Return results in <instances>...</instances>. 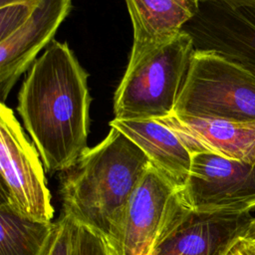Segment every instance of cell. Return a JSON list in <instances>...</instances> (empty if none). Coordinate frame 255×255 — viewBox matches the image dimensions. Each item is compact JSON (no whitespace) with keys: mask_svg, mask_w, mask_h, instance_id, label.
Returning a JSON list of instances; mask_svg holds the SVG:
<instances>
[{"mask_svg":"<svg viewBox=\"0 0 255 255\" xmlns=\"http://www.w3.org/2000/svg\"><path fill=\"white\" fill-rule=\"evenodd\" d=\"M88 74L67 43L53 40L35 60L17 111L49 172L65 171L88 149Z\"/></svg>","mask_w":255,"mask_h":255,"instance_id":"6da1fadb","label":"cell"},{"mask_svg":"<svg viewBox=\"0 0 255 255\" xmlns=\"http://www.w3.org/2000/svg\"><path fill=\"white\" fill-rule=\"evenodd\" d=\"M150 165L130 138L111 127L99 144L63 171V212L99 230L114 244L126 205Z\"/></svg>","mask_w":255,"mask_h":255,"instance_id":"7a4b0ae2","label":"cell"},{"mask_svg":"<svg viewBox=\"0 0 255 255\" xmlns=\"http://www.w3.org/2000/svg\"><path fill=\"white\" fill-rule=\"evenodd\" d=\"M194 51L192 36L182 30L128 65L114 97L115 119L156 120L173 115Z\"/></svg>","mask_w":255,"mask_h":255,"instance_id":"3957f363","label":"cell"},{"mask_svg":"<svg viewBox=\"0 0 255 255\" xmlns=\"http://www.w3.org/2000/svg\"><path fill=\"white\" fill-rule=\"evenodd\" d=\"M173 115L255 125V75L212 50H195Z\"/></svg>","mask_w":255,"mask_h":255,"instance_id":"277c9868","label":"cell"},{"mask_svg":"<svg viewBox=\"0 0 255 255\" xmlns=\"http://www.w3.org/2000/svg\"><path fill=\"white\" fill-rule=\"evenodd\" d=\"M0 172L1 199L27 218L51 221L54 209L39 152L4 103L0 105Z\"/></svg>","mask_w":255,"mask_h":255,"instance_id":"5b68a950","label":"cell"},{"mask_svg":"<svg viewBox=\"0 0 255 255\" xmlns=\"http://www.w3.org/2000/svg\"><path fill=\"white\" fill-rule=\"evenodd\" d=\"M179 194L195 211L251 212L255 210V163L210 152L191 153L189 175Z\"/></svg>","mask_w":255,"mask_h":255,"instance_id":"8992f818","label":"cell"},{"mask_svg":"<svg viewBox=\"0 0 255 255\" xmlns=\"http://www.w3.org/2000/svg\"><path fill=\"white\" fill-rule=\"evenodd\" d=\"M179 188L152 164L130 195L114 245L119 255H148L180 200Z\"/></svg>","mask_w":255,"mask_h":255,"instance_id":"52a82bcc","label":"cell"},{"mask_svg":"<svg viewBox=\"0 0 255 255\" xmlns=\"http://www.w3.org/2000/svg\"><path fill=\"white\" fill-rule=\"evenodd\" d=\"M253 218L250 212L195 211L180 198L159 242L148 255H225L247 235Z\"/></svg>","mask_w":255,"mask_h":255,"instance_id":"ba28073f","label":"cell"},{"mask_svg":"<svg viewBox=\"0 0 255 255\" xmlns=\"http://www.w3.org/2000/svg\"><path fill=\"white\" fill-rule=\"evenodd\" d=\"M71 8L72 0H41L24 24L0 41L1 103L19 77L33 65L38 53L53 41Z\"/></svg>","mask_w":255,"mask_h":255,"instance_id":"9c48e42d","label":"cell"},{"mask_svg":"<svg viewBox=\"0 0 255 255\" xmlns=\"http://www.w3.org/2000/svg\"><path fill=\"white\" fill-rule=\"evenodd\" d=\"M156 121L174 131L191 153L210 152L255 163V125L175 115Z\"/></svg>","mask_w":255,"mask_h":255,"instance_id":"30bf717a","label":"cell"},{"mask_svg":"<svg viewBox=\"0 0 255 255\" xmlns=\"http://www.w3.org/2000/svg\"><path fill=\"white\" fill-rule=\"evenodd\" d=\"M203 0H126L133 29L128 66L175 38Z\"/></svg>","mask_w":255,"mask_h":255,"instance_id":"8fae6325","label":"cell"},{"mask_svg":"<svg viewBox=\"0 0 255 255\" xmlns=\"http://www.w3.org/2000/svg\"><path fill=\"white\" fill-rule=\"evenodd\" d=\"M130 138L148 157L152 166L181 189L189 175L191 152L169 128L156 120L110 122Z\"/></svg>","mask_w":255,"mask_h":255,"instance_id":"7c38bea8","label":"cell"},{"mask_svg":"<svg viewBox=\"0 0 255 255\" xmlns=\"http://www.w3.org/2000/svg\"><path fill=\"white\" fill-rule=\"evenodd\" d=\"M215 18L212 50L255 75V0H207Z\"/></svg>","mask_w":255,"mask_h":255,"instance_id":"4fadbf2b","label":"cell"},{"mask_svg":"<svg viewBox=\"0 0 255 255\" xmlns=\"http://www.w3.org/2000/svg\"><path fill=\"white\" fill-rule=\"evenodd\" d=\"M53 222L27 218L5 200L0 204V255H43Z\"/></svg>","mask_w":255,"mask_h":255,"instance_id":"5bb4252c","label":"cell"},{"mask_svg":"<svg viewBox=\"0 0 255 255\" xmlns=\"http://www.w3.org/2000/svg\"><path fill=\"white\" fill-rule=\"evenodd\" d=\"M70 255H119V252L105 234L72 218Z\"/></svg>","mask_w":255,"mask_h":255,"instance_id":"9a60e30c","label":"cell"},{"mask_svg":"<svg viewBox=\"0 0 255 255\" xmlns=\"http://www.w3.org/2000/svg\"><path fill=\"white\" fill-rule=\"evenodd\" d=\"M72 232V218L62 212L59 219L54 222L53 232L43 255H70Z\"/></svg>","mask_w":255,"mask_h":255,"instance_id":"2e32d148","label":"cell"},{"mask_svg":"<svg viewBox=\"0 0 255 255\" xmlns=\"http://www.w3.org/2000/svg\"><path fill=\"white\" fill-rule=\"evenodd\" d=\"M225 255H253L246 247L243 237L238 239Z\"/></svg>","mask_w":255,"mask_h":255,"instance_id":"e0dca14e","label":"cell"},{"mask_svg":"<svg viewBox=\"0 0 255 255\" xmlns=\"http://www.w3.org/2000/svg\"><path fill=\"white\" fill-rule=\"evenodd\" d=\"M38 0H0V8L5 7V6H10V5H17V4H22V3H29V2H34Z\"/></svg>","mask_w":255,"mask_h":255,"instance_id":"ac0fdd59","label":"cell"},{"mask_svg":"<svg viewBox=\"0 0 255 255\" xmlns=\"http://www.w3.org/2000/svg\"><path fill=\"white\" fill-rule=\"evenodd\" d=\"M244 243L246 245V247L248 248V250L255 255V236L253 237H243Z\"/></svg>","mask_w":255,"mask_h":255,"instance_id":"d6986e66","label":"cell"},{"mask_svg":"<svg viewBox=\"0 0 255 255\" xmlns=\"http://www.w3.org/2000/svg\"><path fill=\"white\" fill-rule=\"evenodd\" d=\"M253 236H255V217L253 218V220L250 224V227L248 229L247 235L245 237H253Z\"/></svg>","mask_w":255,"mask_h":255,"instance_id":"ffe728a7","label":"cell"}]
</instances>
